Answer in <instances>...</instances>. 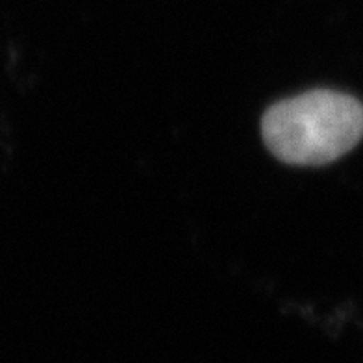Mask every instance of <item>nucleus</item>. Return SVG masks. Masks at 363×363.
I'll list each match as a JSON object with an SVG mask.
<instances>
[{
    "label": "nucleus",
    "instance_id": "nucleus-1",
    "mask_svg": "<svg viewBox=\"0 0 363 363\" xmlns=\"http://www.w3.org/2000/svg\"><path fill=\"white\" fill-rule=\"evenodd\" d=\"M262 135L280 162L326 165L362 141L363 104L340 91H308L272 104L263 115Z\"/></svg>",
    "mask_w": 363,
    "mask_h": 363
}]
</instances>
